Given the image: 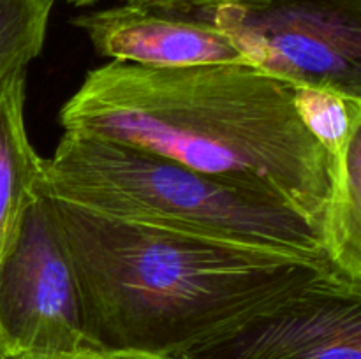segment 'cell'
<instances>
[{
  "label": "cell",
  "mask_w": 361,
  "mask_h": 359,
  "mask_svg": "<svg viewBox=\"0 0 361 359\" xmlns=\"http://www.w3.org/2000/svg\"><path fill=\"white\" fill-rule=\"evenodd\" d=\"M53 0H0V87L41 55Z\"/></svg>",
  "instance_id": "10"
},
{
  "label": "cell",
  "mask_w": 361,
  "mask_h": 359,
  "mask_svg": "<svg viewBox=\"0 0 361 359\" xmlns=\"http://www.w3.org/2000/svg\"><path fill=\"white\" fill-rule=\"evenodd\" d=\"M44 197L76 275L88 347L102 354L176 359L330 266L129 224Z\"/></svg>",
  "instance_id": "2"
},
{
  "label": "cell",
  "mask_w": 361,
  "mask_h": 359,
  "mask_svg": "<svg viewBox=\"0 0 361 359\" xmlns=\"http://www.w3.org/2000/svg\"><path fill=\"white\" fill-rule=\"evenodd\" d=\"M99 359H166L161 355L152 354H141V352H106V354L99 355Z\"/></svg>",
  "instance_id": "14"
},
{
  "label": "cell",
  "mask_w": 361,
  "mask_h": 359,
  "mask_svg": "<svg viewBox=\"0 0 361 359\" xmlns=\"http://www.w3.org/2000/svg\"><path fill=\"white\" fill-rule=\"evenodd\" d=\"M95 51L109 62L145 67L215 63L250 65L231 39L207 21L136 4H118L73 18Z\"/></svg>",
  "instance_id": "7"
},
{
  "label": "cell",
  "mask_w": 361,
  "mask_h": 359,
  "mask_svg": "<svg viewBox=\"0 0 361 359\" xmlns=\"http://www.w3.org/2000/svg\"><path fill=\"white\" fill-rule=\"evenodd\" d=\"M176 359H361V280L331 266Z\"/></svg>",
  "instance_id": "6"
},
{
  "label": "cell",
  "mask_w": 361,
  "mask_h": 359,
  "mask_svg": "<svg viewBox=\"0 0 361 359\" xmlns=\"http://www.w3.org/2000/svg\"><path fill=\"white\" fill-rule=\"evenodd\" d=\"M39 192L129 224L330 264L319 229L291 208L127 144L63 132Z\"/></svg>",
  "instance_id": "3"
},
{
  "label": "cell",
  "mask_w": 361,
  "mask_h": 359,
  "mask_svg": "<svg viewBox=\"0 0 361 359\" xmlns=\"http://www.w3.org/2000/svg\"><path fill=\"white\" fill-rule=\"evenodd\" d=\"M53 2H66L76 7H87L99 2V0H53ZM120 2L136 4V6L150 7V9L162 11V13L176 14V16H187V14H192L196 11L204 9V7L222 2V0H120Z\"/></svg>",
  "instance_id": "12"
},
{
  "label": "cell",
  "mask_w": 361,
  "mask_h": 359,
  "mask_svg": "<svg viewBox=\"0 0 361 359\" xmlns=\"http://www.w3.org/2000/svg\"><path fill=\"white\" fill-rule=\"evenodd\" d=\"M59 122L268 197L323 234L334 157L303 125L295 87L257 67L109 62L85 76Z\"/></svg>",
  "instance_id": "1"
},
{
  "label": "cell",
  "mask_w": 361,
  "mask_h": 359,
  "mask_svg": "<svg viewBox=\"0 0 361 359\" xmlns=\"http://www.w3.org/2000/svg\"><path fill=\"white\" fill-rule=\"evenodd\" d=\"M185 18L224 32L263 73L361 104V0H222Z\"/></svg>",
  "instance_id": "4"
},
{
  "label": "cell",
  "mask_w": 361,
  "mask_h": 359,
  "mask_svg": "<svg viewBox=\"0 0 361 359\" xmlns=\"http://www.w3.org/2000/svg\"><path fill=\"white\" fill-rule=\"evenodd\" d=\"M101 352L97 351H81L74 352V354H48V355H18V358H9V359H99Z\"/></svg>",
  "instance_id": "13"
},
{
  "label": "cell",
  "mask_w": 361,
  "mask_h": 359,
  "mask_svg": "<svg viewBox=\"0 0 361 359\" xmlns=\"http://www.w3.org/2000/svg\"><path fill=\"white\" fill-rule=\"evenodd\" d=\"M87 348L73 263L39 192L0 263V359Z\"/></svg>",
  "instance_id": "5"
},
{
  "label": "cell",
  "mask_w": 361,
  "mask_h": 359,
  "mask_svg": "<svg viewBox=\"0 0 361 359\" xmlns=\"http://www.w3.org/2000/svg\"><path fill=\"white\" fill-rule=\"evenodd\" d=\"M27 73L0 87V263L20 232L28 206L37 199L44 158L25 123Z\"/></svg>",
  "instance_id": "8"
},
{
  "label": "cell",
  "mask_w": 361,
  "mask_h": 359,
  "mask_svg": "<svg viewBox=\"0 0 361 359\" xmlns=\"http://www.w3.org/2000/svg\"><path fill=\"white\" fill-rule=\"evenodd\" d=\"M323 243L335 271L361 280V104H355L351 129L334 157Z\"/></svg>",
  "instance_id": "9"
},
{
  "label": "cell",
  "mask_w": 361,
  "mask_h": 359,
  "mask_svg": "<svg viewBox=\"0 0 361 359\" xmlns=\"http://www.w3.org/2000/svg\"><path fill=\"white\" fill-rule=\"evenodd\" d=\"M295 106L307 130L335 157L351 129L355 102L326 90L295 87Z\"/></svg>",
  "instance_id": "11"
}]
</instances>
